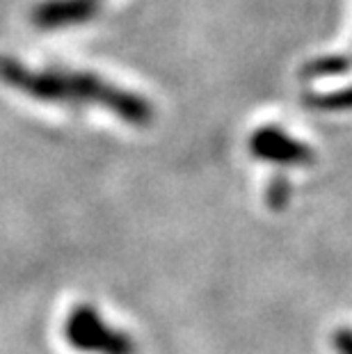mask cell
<instances>
[{"mask_svg": "<svg viewBox=\"0 0 352 354\" xmlns=\"http://www.w3.org/2000/svg\"><path fill=\"white\" fill-rule=\"evenodd\" d=\"M0 82L41 103H62L71 108L92 105L108 110L110 115L136 128L151 126L156 119V108L149 99L89 71H69L55 66L35 69L17 57L0 55Z\"/></svg>", "mask_w": 352, "mask_h": 354, "instance_id": "6da1fadb", "label": "cell"}, {"mask_svg": "<svg viewBox=\"0 0 352 354\" xmlns=\"http://www.w3.org/2000/svg\"><path fill=\"white\" fill-rule=\"evenodd\" d=\"M64 338L73 350L82 354H138L133 336L110 327L96 306L87 302L76 304L66 315Z\"/></svg>", "mask_w": 352, "mask_h": 354, "instance_id": "7a4b0ae2", "label": "cell"}, {"mask_svg": "<svg viewBox=\"0 0 352 354\" xmlns=\"http://www.w3.org/2000/svg\"><path fill=\"white\" fill-rule=\"evenodd\" d=\"M250 151L254 158L281 167H309L316 160L313 149L279 126H261L252 133Z\"/></svg>", "mask_w": 352, "mask_h": 354, "instance_id": "3957f363", "label": "cell"}, {"mask_svg": "<svg viewBox=\"0 0 352 354\" xmlns=\"http://www.w3.org/2000/svg\"><path fill=\"white\" fill-rule=\"evenodd\" d=\"M103 0H41L33 7L30 21L39 30L85 26L101 14Z\"/></svg>", "mask_w": 352, "mask_h": 354, "instance_id": "277c9868", "label": "cell"}, {"mask_svg": "<svg viewBox=\"0 0 352 354\" xmlns=\"http://www.w3.org/2000/svg\"><path fill=\"white\" fill-rule=\"evenodd\" d=\"M350 69H352V55H323L302 66V78L318 80V78L343 76Z\"/></svg>", "mask_w": 352, "mask_h": 354, "instance_id": "5b68a950", "label": "cell"}, {"mask_svg": "<svg viewBox=\"0 0 352 354\" xmlns=\"http://www.w3.org/2000/svg\"><path fill=\"white\" fill-rule=\"evenodd\" d=\"M306 108L323 110V112H346L352 110V87L336 89V92L327 94H309L304 99Z\"/></svg>", "mask_w": 352, "mask_h": 354, "instance_id": "8992f818", "label": "cell"}, {"mask_svg": "<svg viewBox=\"0 0 352 354\" xmlns=\"http://www.w3.org/2000/svg\"><path fill=\"white\" fill-rule=\"evenodd\" d=\"M290 201V180L284 174H275L266 185V206L270 210H284Z\"/></svg>", "mask_w": 352, "mask_h": 354, "instance_id": "52a82bcc", "label": "cell"}, {"mask_svg": "<svg viewBox=\"0 0 352 354\" xmlns=\"http://www.w3.org/2000/svg\"><path fill=\"white\" fill-rule=\"evenodd\" d=\"M332 348L336 354H352V329L341 327L332 334Z\"/></svg>", "mask_w": 352, "mask_h": 354, "instance_id": "ba28073f", "label": "cell"}]
</instances>
